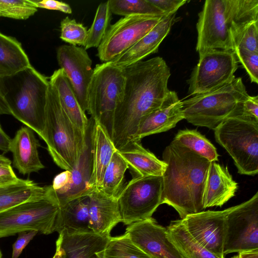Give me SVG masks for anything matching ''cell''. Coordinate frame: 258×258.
<instances>
[{
  "instance_id": "obj_13",
  "label": "cell",
  "mask_w": 258,
  "mask_h": 258,
  "mask_svg": "<svg viewBox=\"0 0 258 258\" xmlns=\"http://www.w3.org/2000/svg\"><path fill=\"white\" fill-rule=\"evenodd\" d=\"M162 17L130 15L110 25L98 47L97 56L103 62L111 61L133 46Z\"/></svg>"
},
{
  "instance_id": "obj_28",
  "label": "cell",
  "mask_w": 258,
  "mask_h": 258,
  "mask_svg": "<svg viewBox=\"0 0 258 258\" xmlns=\"http://www.w3.org/2000/svg\"><path fill=\"white\" fill-rule=\"evenodd\" d=\"M46 195V186H41L31 180L20 178L15 183L0 186V213Z\"/></svg>"
},
{
  "instance_id": "obj_18",
  "label": "cell",
  "mask_w": 258,
  "mask_h": 258,
  "mask_svg": "<svg viewBox=\"0 0 258 258\" xmlns=\"http://www.w3.org/2000/svg\"><path fill=\"white\" fill-rule=\"evenodd\" d=\"M183 119L182 101L175 91L170 90L161 105L143 119L133 142H140L145 137L166 132Z\"/></svg>"
},
{
  "instance_id": "obj_50",
  "label": "cell",
  "mask_w": 258,
  "mask_h": 258,
  "mask_svg": "<svg viewBox=\"0 0 258 258\" xmlns=\"http://www.w3.org/2000/svg\"><path fill=\"white\" fill-rule=\"evenodd\" d=\"M0 76H1V73H0Z\"/></svg>"
},
{
  "instance_id": "obj_36",
  "label": "cell",
  "mask_w": 258,
  "mask_h": 258,
  "mask_svg": "<svg viewBox=\"0 0 258 258\" xmlns=\"http://www.w3.org/2000/svg\"><path fill=\"white\" fill-rule=\"evenodd\" d=\"M37 11L34 0H0V17L26 20Z\"/></svg>"
},
{
  "instance_id": "obj_44",
  "label": "cell",
  "mask_w": 258,
  "mask_h": 258,
  "mask_svg": "<svg viewBox=\"0 0 258 258\" xmlns=\"http://www.w3.org/2000/svg\"><path fill=\"white\" fill-rule=\"evenodd\" d=\"M19 179L11 165H0V186L15 183Z\"/></svg>"
},
{
  "instance_id": "obj_33",
  "label": "cell",
  "mask_w": 258,
  "mask_h": 258,
  "mask_svg": "<svg viewBox=\"0 0 258 258\" xmlns=\"http://www.w3.org/2000/svg\"><path fill=\"white\" fill-rule=\"evenodd\" d=\"M173 140L210 162L218 161L216 148L196 130H180Z\"/></svg>"
},
{
  "instance_id": "obj_11",
  "label": "cell",
  "mask_w": 258,
  "mask_h": 258,
  "mask_svg": "<svg viewBox=\"0 0 258 258\" xmlns=\"http://www.w3.org/2000/svg\"><path fill=\"white\" fill-rule=\"evenodd\" d=\"M238 59L232 50H211L199 60L187 80L190 95L205 93L231 82L238 69Z\"/></svg>"
},
{
  "instance_id": "obj_20",
  "label": "cell",
  "mask_w": 258,
  "mask_h": 258,
  "mask_svg": "<svg viewBox=\"0 0 258 258\" xmlns=\"http://www.w3.org/2000/svg\"><path fill=\"white\" fill-rule=\"evenodd\" d=\"M38 143L33 131L26 126L21 127L11 139L9 151L13 154V165L19 173L29 175L44 168L39 157Z\"/></svg>"
},
{
  "instance_id": "obj_25",
  "label": "cell",
  "mask_w": 258,
  "mask_h": 258,
  "mask_svg": "<svg viewBox=\"0 0 258 258\" xmlns=\"http://www.w3.org/2000/svg\"><path fill=\"white\" fill-rule=\"evenodd\" d=\"M49 83L55 89L60 105L71 121L82 133L86 134L89 119L81 108L62 69H59L53 72Z\"/></svg>"
},
{
  "instance_id": "obj_24",
  "label": "cell",
  "mask_w": 258,
  "mask_h": 258,
  "mask_svg": "<svg viewBox=\"0 0 258 258\" xmlns=\"http://www.w3.org/2000/svg\"><path fill=\"white\" fill-rule=\"evenodd\" d=\"M140 142H133L117 150L132 170L133 177L162 176L167 164L144 148Z\"/></svg>"
},
{
  "instance_id": "obj_17",
  "label": "cell",
  "mask_w": 258,
  "mask_h": 258,
  "mask_svg": "<svg viewBox=\"0 0 258 258\" xmlns=\"http://www.w3.org/2000/svg\"><path fill=\"white\" fill-rule=\"evenodd\" d=\"M125 233L153 258H185L168 238L166 228L152 217L128 225Z\"/></svg>"
},
{
  "instance_id": "obj_30",
  "label": "cell",
  "mask_w": 258,
  "mask_h": 258,
  "mask_svg": "<svg viewBox=\"0 0 258 258\" xmlns=\"http://www.w3.org/2000/svg\"><path fill=\"white\" fill-rule=\"evenodd\" d=\"M21 44L15 38L0 32V73L5 76L31 66Z\"/></svg>"
},
{
  "instance_id": "obj_41",
  "label": "cell",
  "mask_w": 258,
  "mask_h": 258,
  "mask_svg": "<svg viewBox=\"0 0 258 258\" xmlns=\"http://www.w3.org/2000/svg\"><path fill=\"white\" fill-rule=\"evenodd\" d=\"M166 15L176 13L177 11L188 1L187 0H148Z\"/></svg>"
},
{
  "instance_id": "obj_49",
  "label": "cell",
  "mask_w": 258,
  "mask_h": 258,
  "mask_svg": "<svg viewBox=\"0 0 258 258\" xmlns=\"http://www.w3.org/2000/svg\"><path fill=\"white\" fill-rule=\"evenodd\" d=\"M0 258H2V254L1 250H0Z\"/></svg>"
},
{
  "instance_id": "obj_9",
  "label": "cell",
  "mask_w": 258,
  "mask_h": 258,
  "mask_svg": "<svg viewBox=\"0 0 258 258\" xmlns=\"http://www.w3.org/2000/svg\"><path fill=\"white\" fill-rule=\"evenodd\" d=\"M59 208L47 191L43 198L23 202L0 213V238L23 231L56 232Z\"/></svg>"
},
{
  "instance_id": "obj_19",
  "label": "cell",
  "mask_w": 258,
  "mask_h": 258,
  "mask_svg": "<svg viewBox=\"0 0 258 258\" xmlns=\"http://www.w3.org/2000/svg\"><path fill=\"white\" fill-rule=\"evenodd\" d=\"M176 13L164 16L161 21L128 50L111 61L123 68L142 61L147 56L158 52L163 39L177 21Z\"/></svg>"
},
{
  "instance_id": "obj_22",
  "label": "cell",
  "mask_w": 258,
  "mask_h": 258,
  "mask_svg": "<svg viewBox=\"0 0 258 258\" xmlns=\"http://www.w3.org/2000/svg\"><path fill=\"white\" fill-rule=\"evenodd\" d=\"M237 189L238 183L227 167L211 162L204 191V209L222 207L235 196Z\"/></svg>"
},
{
  "instance_id": "obj_48",
  "label": "cell",
  "mask_w": 258,
  "mask_h": 258,
  "mask_svg": "<svg viewBox=\"0 0 258 258\" xmlns=\"http://www.w3.org/2000/svg\"><path fill=\"white\" fill-rule=\"evenodd\" d=\"M11 165V161L9 158L0 155V165Z\"/></svg>"
},
{
  "instance_id": "obj_38",
  "label": "cell",
  "mask_w": 258,
  "mask_h": 258,
  "mask_svg": "<svg viewBox=\"0 0 258 258\" xmlns=\"http://www.w3.org/2000/svg\"><path fill=\"white\" fill-rule=\"evenodd\" d=\"M60 28V38L62 41L72 45L85 47L88 30L82 23L67 17L61 20Z\"/></svg>"
},
{
  "instance_id": "obj_1",
  "label": "cell",
  "mask_w": 258,
  "mask_h": 258,
  "mask_svg": "<svg viewBox=\"0 0 258 258\" xmlns=\"http://www.w3.org/2000/svg\"><path fill=\"white\" fill-rule=\"evenodd\" d=\"M123 94L115 111L112 141L117 150L133 142L143 119L159 107L169 92L170 70L157 56L122 68Z\"/></svg>"
},
{
  "instance_id": "obj_6",
  "label": "cell",
  "mask_w": 258,
  "mask_h": 258,
  "mask_svg": "<svg viewBox=\"0 0 258 258\" xmlns=\"http://www.w3.org/2000/svg\"><path fill=\"white\" fill-rule=\"evenodd\" d=\"M248 96L242 79L182 101L184 119L198 126L214 130L229 116H239Z\"/></svg>"
},
{
  "instance_id": "obj_27",
  "label": "cell",
  "mask_w": 258,
  "mask_h": 258,
  "mask_svg": "<svg viewBox=\"0 0 258 258\" xmlns=\"http://www.w3.org/2000/svg\"><path fill=\"white\" fill-rule=\"evenodd\" d=\"M92 183L100 189L105 171L116 149L105 130L94 122L92 135Z\"/></svg>"
},
{
  "instance_id": "obj_3",
  "label": "cell",
  "mask_w": 258,
  "mask_h": 258,
  "mask_svg": "<svg viewBox=\"0 0 258 258\" xmlns=\"http://www.w3.org/2000/svg\"><path fill=\"white\" fill-rule=\"evenodd\" d=\"M196 49L233 51L232 37L241 28L258 20L257 0H206L199 13Z\"/></svg>"
},
{
  "instance_id": "obj_23",
  "label": "cell",
  "mask_w": 258,
  "mask_h": 258,
  "mask_svg": "<svg viewBox=\"0 0 258 258\" xmlns=\"http://www.w3.org/2000/svg\"><path fill=\"white\" fill-rule=\"evenodd\" d=\"M57 239L65 252L64 258H97L96 253L104 248L110 235L93 231L69 234L62 231Z\"/></svg>"
},
{
  "instance_id": "obj_32",
  "label": "cell",
  "mask_w": 258,
  "mask_h": 258,
  "mask_svg": "<svg viewBox=\"0 0 258 258\" xmlns=\"http://www.w3.org/2000/svg\"><path fill=\"white\" fill-rule=\"evenodd\" d=\"M128 168L127 163L116 150L105 171L99 189L109 197L117 198L123 187L124 174Z\"/></svg>"
},
{
  "instance_id": "obj_4",
  "label": "cell",
  "mask_w": 258,
  "mask_h": 258,
  "mask_svg": "<svg viewBox=\"0 0 258 258\" xmlns=\"http://www.w3.org/2000/svg\"><path fill=\"white\" fill-rule=\"evenodd\" d=\"M49 81L32 66L0 76V92L11 115L42 139Z\"/></svg>"
},
{
  "instance_id": "obj_39",
  "label": "cell",
  "mask_w": 258,
  "mask_h": 258,
  "mask_svg": "<svg viewBox=\"0 0 258 258\" xmlns=\"http://www.w3.org/2000/svg\"><path fill=\"white\" fill-rule=\"evenodd\" d=\"M233 51L246 70L251 82L257 84L258 53L241 49H236Z\"/></svg>"
},
{
  "instance_id": "obj_29",
  "label": "cell",
  "mask_w": 258,
  "mask_h": 258,
  "mask_svg": "<svg viewBox=\"0 0 258 258\" xmlns=\"http://www.w3.org/2000/svg\"><path fill=\"white\" fill-rule=\"evenodd\" d=\"M166 230L168 238L185 258H219L194 238L181 219L171 221Z\"/></svg>"
},
{
  "instance_id": "obj_26",
  "label": "cell",
  "mask_w": 258,
  "mask_h": 258,
  "mask_svg": "<svg viewBox=\"0 0 258 258\" xmlns=\"http://www.w3.org/2000/svg\"><path fill=\"white\" fill-rule=\"evenodd\" d=\"M88 195L74 199L59 207L56 232L69 234L92 231L89 228Z\"/></svg>"
},
{
  "instance_id": "obj_15",
  "label": "cell",
  "mask_w": 258,
  "mask_h": 258,
  "mask_svg": "<svg viewBox=\"0 0 258 258\" xmlns=\"http://www.w3.org/2000/svg\"><path fill=\"white\" fill-rule=\"evenodd\" d=\"M56 57L81 108L85 112L88 110L87 89L94 71L91 59L85 48L72 45L59 46Z\"/></svg>"
},
{
  "instance_id": "obj_12",
  "label": "cell",
  "mask_w": 258,
  "mask_h": 258,
  "mask_svg": "<svg viewBox=\"0 0 258 258\" xmlns=\"http://www.w3.org/2000/svg\"><path fill=\"white\" fill-rule=\"evenodd\" d=\"M258 249V192L231 207L226 217L224 254Z\"/></svg>"
},
{
  "instance_id": "obj_43",
  "label": "cell",
  "mask_w": 258,
  "mask_h": 258,
  "mask_svg": "<svg viewBox=\"0 0 258 258\" xmlns=\"http://www.w3.org/2000/svg\"><path fill=\"white\" fill-rule=\"evenodd\" d=\"M239 116L258 120V96L248 95L244 101Z\"/></svg>"
},
{
  "instance_id": "obj_10",
  "label": "cell",
  "mask_w": 258,
  "mask_h": 258,
  "mask_svg": "<svg viewBox=\"0 0 258 258\" xmlns=\"http://www.w3.org/2000/svg\"><path fill=\"white\" fill-rule=\"evenodd\" d=\"M162 176H136L117 197L121 222L125 225L152 218L162 204Z\"/></svg>"
},
{
  "instance_id": "obj_14",
  "label": "cell",
  "mask_w": 258,
  "mask_h": 258,
  "mask_svg": "<svg viewBox=\"0 0 258 258\" xmlns=\"http://www.w3.org/2000/svg\"><path fill=\"white\" fill-rule=\"evenodd\" d=\"M230 209L202 211L181 220L196 241L216 256L224 258L226 217Z\"/></svg>"
},
{
  "instance_id": "obj_31",
  "label": "cell",
  "mask_w": 258,
  "mask_h": 258,
  "mask_svg": "<svg viewBox=\"0 0 258 258\" xmlns=\"http://www.w3.org/2000/svg\"><path fill=\"white\" fill-rule=\"evenodd\" d=\"M97 258H153L135 244L125 233L111 237L105 247L96 253Z\"/></svg>"
},
{
  "instance_id": "obj_35",
  "label": "cell",
  "mask_w": 258,
  "mask_h": 258,
  "mask_svg": "<svg viewBox=\"0 0 258 258\" xmlns=\"http://www.w3.org/2000/svg\"><path fill=\"white\" fill-rule=\"evenodd\" d=\"M112 14L124 17L145 15L162 17L166 15L148 0H109Z\"/></svg>"
},
{
  "instance_id": "obj_21",
  "label": "cell",
  "mask_w": 258,
  "mask_h": 258,
  "mask_svg": "<svg viewBox=\"0 0 258 258\" xmlns=\"http://www.w3.org/2000/svg\"><path fill=\"white\" fill-rule=\"evenodd\" d=\"M88 196L90 229L95 233L110 235L113 228L121 222L117 198L96 188Z\"/></svg>"
},
{
  "instance_id": "obj_47",
  "label": "cell",
  "mask_w": 258,
  "mask_h": 258,
  "mask_svg": "<svg viewBox=\"0 0 258 258\" xmlns=\"http://www.w3.org/2000/svg\"><path fill=\"white\" fill-rule=\"evenodd\" d=\"M65 252L63 248L61 247L59 243L56 241V251L52 258H64Z\"/></svg>"
},
{
  "instance_id": "obj_16",
  "label": "cell",
  "mask_w": 258,
  "mask_h": 258,
  "mask_svg": "<svg viewBox=\"0 0 258 258\" xmlns=\"http://www.w3.org/2000/svg\"><path fill=\"white\" fill-rule=\"evenodd\" d=\"M94 124V121L91 117L86 132L85 145L77 164L70 170L71 178L68 185L56 194L52 192L50 185L47 186L48 192L59 208L74 199L88 195L95 188L92 183V135Z\"/></svg>"
},
{
  "instance_id": "obj_40",
  "label": "cell",
  "mask_w": 258,
  "mask_h": 258,
  "mask_svg": "<svg viewBox=\"0 0 258 258\" xmlns=\"http://www.w3.org/2000/svg\"><path fill=\"white\" fill-rule=\"evenodd\" d=\"M37 233L36 231H23L18 233L17 239L13 245L11 258H18L23 249Z\"/></svg>"
},
{
  "instance_id": "obj_7",
  "label": "cell",
  "mask_w": 258,
  "mask_h": 258,
  "mask_svg": "<svg viewBox=\"0 0 258 258\" xmlns=\"http://www.w3.org/2000/svg\"><path fill=\"white\" fill-rule=\"evenodd\" d=\"M124 83L123 69L108 61L96 65L87 89V111L111 140L114 113L122 100Z\"/></svg>"
},
{
  "instance_id": "obj_37",
  "label": "cell",
  "mask_w": 258,
  "mask_h": 258,
  "mask_svg": "<svg viewBox=\"0 0 258 258\" xmlns=\"http://www.w3.org/2000/svg\"><path fill=\"white\" fill-rule=\"evenodd\" d=\"M233 51L241 49L258 53V20L248 23L232 37Z\"/></svg>"
},
{
  "instance_id": "obj_8",
  "label": "cell",
  "mask_w": 258,
  "mask_h": 258,
  "mask_svg": "<svg viewBox=\"0 0 258 258\" xmlns=\"http://www.w3.org/2000/svg\"><path fill=\"white\" fill-rule=\"evenodd\" d=\"M216 142L233 159L239 174L258 173V120L242 116H229L214 130Z\"/></svg>"
},
{
  "instance_id": "obj_42",
  "label": "cell",
  "mask_w": 258,
  "mask_h": 258,
  "mask_svg": "<svg viewBox=\"0 0 258 258\" xmlns=\"http://www.w3.org/2000/svg\"><path fill=\"white\" fill-rule=\"evenodd\" d=\"M37 8H42L51 10H56L66 14H72L71 6L63 2L54 0H34Z\"/></svg>"
},
{
  "instance_id": "obj_2",
  "label": "cell",
  "mask_w": 258,
  "mask_h": 258,
  "mask_svg": "<svg viewBox=\"0 0 258 258\" xmlns=\"http://www.w3.org/2000/svg\"><path fill=\"white\" fill-rule=\"evenodd\" d=\"M162 204L173 208L180 219L204 210L203 199L211 162L175 140L164 149Z\"/></svg>"
},
{
  "instance_id": "obj_34",
  "label": "cell",
  "mask_w": 258,
  "mask_h": 258,
  "mask_svg": "<svg viewBox=\"0 0 258 258\" xmlns=\"http://www.w3.org/2000/svg\"><path fill=\"white\" fill-rule=\"evenodd\" d=\"M112 14L109 1L99 4L92 24L87 31L86 50L99 46L109 27Z\"/></svg>"
},
{
  "instance_id": "obj_46",
  "label": "cell",
  "mask_w": 258,
  "mask_h": 258,
  "mask_svg": "<svg viewBox=\"0 0 258 258\" xmlns=\"http://www.w3.org/2000/svg\"><path fill=\"white\" fill-rule=\"evenodd\" d=\"M231 258H258V249L240 252Z\"/></svg>"
},
{
  "instance_id": "obj_5",
  "label": "cell",
  "mask_w": 258,
  "mask_h": 258,
  "mask_svg": "<svg viewBox=\"0 0 258 258\" xmlns=\"http://www.w3.org/2000/svg\"><path fill=\"white\" fill-rule=\"evenodd\" d=\"M85 137L64 111L55 89L49 83L42 140L54 163L64 170H72L85 145Z\"/></svg>"
},
{
  "instance_id": "obj_45",
  "label": "cell",
  "mask_w": 258,
  "mask_h": 258,
  "mask_svg": "<svg viewBox=\"0 0 258 258\" xmlns=\"http://www.w3.org/2000/svg\"><path fill=\"white\" fill-rule=\"evenodd\" d=\"M11 141V139L5 132L0 124V150L5 153L9 152Z\"/></svg>"
}]
</instances>
